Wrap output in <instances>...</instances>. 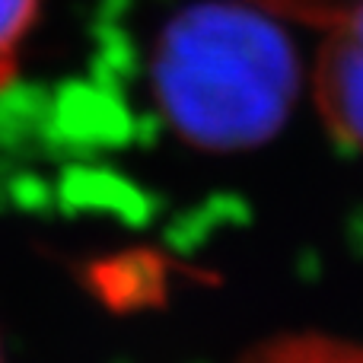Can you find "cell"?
Returning <instances> with one entry per match:
<instances>
[{
    "mask_svg": "<svg viewBox=\"0 0 363 363\" xmlns=\"http://www.w3.org/2000/svg\"><path fill=\"white\" fill-rule=\"evenodd\" d=\"M0 363H4V357H0Z\"/></svg>",
    "mask_w": 363,
    "mask_h": 363,
    "instance_id": "obj_6",
    "label": "cell"
},
{
    "mask_svg": "<svg viewBox=\"0 0 363 363\" xmlns=\"http://www.w3.org/2000/svg\"><path fill=\"white\" fill-rule=\"evenodd\" d=\"M315 61V106L328 134L363 153V0L325 26Z\"/></svg>",
    "mask_w": 363,
    "mask_h": 363,
    "instance_id": "obj_2",
    "label": "cell"
},
{
    "mask_svg": "<svg viewBox=\"0 0 363 363\" xmlns=\"http://www.w3.org/2000/svg\"><path fill=\"white\" fill-rule=\"evenodd\" d=\"M42 0H0V86L13 80L26 38L38 19Z\"/></svg>",
    "mask_w": 363,
    "mask_h": 363,
    "instance_id": "obj_4",
    "label": "cell"
},
{
    "mask_svg": "<svg viewBox=\"0 0 363 363\" xmlns=\"http://www.w3.org/2000/svg\"><path fill=\"white\" fill-rule=\"evenodd\" d=\"M300 61L249 0H198L176 10L150 55V93L172 134L204 153H242L284 128Z\"/></svg>",
    "mask_w": 363,
    "mask_h": 363,
    "instance_id": "obj_1",
    "label": "cell"
},
{
    "mask_svg": "<svg viewBox=\"0 0 363 363\" xmlns=\"http://www.w3.org/2000/svg\"><path fill=\"white\" fill-rule=\"evenodd\" d=\"M249 4L262 6V10H268V13H287V16H300V19H309V23L328 26L335 16H341L354 0H249Z\"/></svg>",
    "mask_w": 363,
    "mask_h": 363,
    "instance_id": "obj_5",
    "label": "cell"
},
{
    "mask_svg": "<svg viewBox=\"0 0 363 363\" xmlns=\"http://www.w3.org/2000/svg\"><path fill=\"white\" fill-rule=\"evenodd\" d=\"M242 363H363V345L328 335H290L258 345Z\"/></svg>",
    "mask_w": 363,
    "mask_h": 363,
    "instance_id": "obj_3",
    "label": "cell"
}]
</instances>
